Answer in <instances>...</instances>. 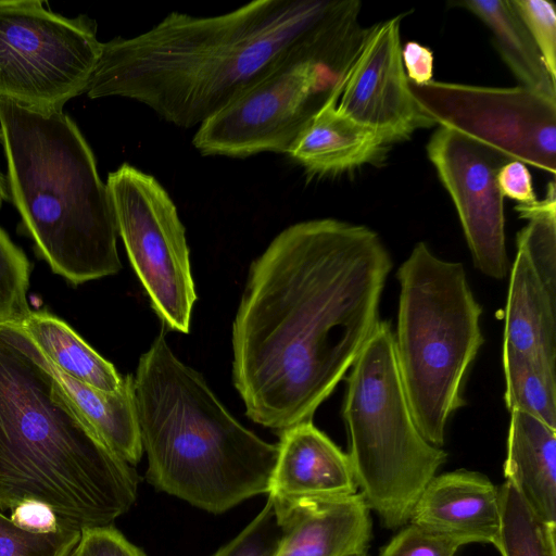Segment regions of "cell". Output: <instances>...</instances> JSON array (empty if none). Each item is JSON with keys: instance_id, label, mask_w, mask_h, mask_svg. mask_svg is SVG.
<instances>
[{"instance_id": "6da1fadb", "label": "cell", "mask_w": 556, "mask_h": 556, "mask_svg": "<svg viewBox=\"0 0 556 556\" xmlns=\"http://www.w3.org/2000/svg\"><path fill=\"white\" fill-rule=\"evenodd\" d=\"M391 268L363 225L311 219L274 238L232 327V378L251 420L279 433L312 421L379 321Z\"/></svg>"}, {"instance_id": "7a4b0ae2", "label": "cell", "mask_w": 556, "mask_h": 556, "mask_svg": "<svg viewBox=\"0 0 556 556\" xmlns=\"http://www.w3.org/2000/svg\"><path fill=\"white\" fill-rule=\"evenodd\" d=\"M337 1L257 0L215 16L172 12L148 31L103 42L90 99L136 100L190 128L280 64Z\"/></svg>"}, {"instance_id": "3957f363", "label": "cell", "mask_w": 556, "mask_h": 556, "mask_svg": "<svg viewBox=\"0 0 556 556\" xmlns=\"http://www.w3.org/2000/svg\"><path fill=\"white\" fill-rule=\"evenodd\" d=\"M139 478L74 407L18 327L0 325V508L48 506L61 528L112 526Z\"/></svg>"}, {"instance_id": "277c9868", "label": "cell", "mask_w": 556, "mask_h": 556, "mask_svg": "<svg viewBox=\"0 0 556 556\" xmlns=\"http://www.w3.org/2000/svg\"><path fill=\"white\" fill-rule=\"evenodd\" d=\"M132 379L151 484L213 514L268 493L277 444L242 426L163 333Z\"/></svg>"}, {"instance_id": "5b68a950", "label": "cell", "mask_w": 556, "mask_h": 556, "mask_svg": "<svg viewBox=\"0 0 556 556\" xmlns=\"http://www.w3.org/2000/svg\"><path fill=\"white\" fill-rule=\"evenodd\" d=\"M10 201L37 253L73 285L119 271L106 184L75 122L0 99Z\"/></svg>"}, {"instance_id": "8992f818", "label": "cell", "mask_w": 556, "mask_h": 556, "mask_svg": "<svg viewBox=\"0 0 556 556\" xmlns=\"http://www.w3.org/2000/svg\"><path fill=\"white\" fill-rule=\"evenodd\" d=\"M400 283L394 353L415 424L441 447L451 416L465 405L463 389L483 336L482 308L462 263L418 242L396 274Z\"/></svg>"}, {"instance_id": "52a82bcc", "label": "cell", "mask_w": 556, "mask_h": 556, "mask_svg": "<svg viewBox=\"0 0 556 556\" xmlns=\"http://www.w3.org/2000/svg\"><path fill=\"white\" fill-rule=\"evenodd\" d=\"M343 418L358 493L386 528L405 525L447 454L415 424L386 320L379 319L351 367Z\"/></svg>"}, {"instance_id": "ba28073f", "label": "cell", "mask_w": 556, "mask_h": 556, "mask_svg": "<svg viewBox=\"0 0 556 556\" xmlns=\"http://www.w3.org/2000/svg\"><path fill=\"white\" fill-rule=\"evenodd\" d=\"M339 37L324 20L263 79L198 127L203 155L289 153L342 75Z\"/></svg>"}, {"instance_id": "9c48e42d", "label": "cell", "mask_w": 556, "mask_h": 556, "mask_svg": "<svg viewBox=\"0 0 556 556\" xmlns=\"http://www.w3.org/2000/svg\"><path fill=\"white\" fill-rule=\"evenodd\" d=\"M86 15L67 17L39 0H0V99L43 115L87 92L102 52Z\"/></svg>"}, {"instance_id": "30bf717a", "label": "cell", "mask_w": 556, "mask_h": 556, "mask_svg": "<svg viewBox=\"0 0 556 556\" xmlns=\"http://www.w3.org/2000/svg\"><path fill=\"white\" fill-rule=\"evenodd\" d=\"M106 187L117 233L152 308L169 329L188 333L197 292L176 205L154 176L128 163L109 174Z\"/></svg>"}, {"instance_id": "8fae6325", "label": "cell", "mask_w": 556, "mask_h": 556, "mask_svg": "<svg viewBox=\"0 0 556 556\" xmlns=\"http://www.w3.org/2000/svg\"><path fill=\"white\" fill-rule=\"evenodd\" d=\"M409 90L435 125L555 175L556 100L525 87L430 81Z\"/></svg>"}, {"instance_id": "7c38bea8", "label": "cell", "mask_w": 556, "mask_h": 556, "mask_svg": "<svg viewBox=\"0 0 556 556\" xmlns=\"http://www.w3.org/2000/svg\"><path fill=\"white\" fill-rule=\"evenodd\" d=\"M426 151L454 203L475 266L485 276L504 278L509 262L496 174L510 159L441 126Z\"/></svg>"}, {"instance_id": "4fadbf2b", "label": "cell", "mask_w": 556, "mask_h": 556, "mask_svg": "<svg viewBox=\"0 0 556 556\" xmlns=\"http://www.w3.org/2000/svg\"><path fill=\"white\" fill-rule=\"evenodd\" d=\"M401 20L394 16L364 31L340 78L337 104L389 146L435 125L408 87L401 54Z\"/></svg>"}, {"instance_id": "5bb4252c", "label": "cell", "mask_w": 556, "mask_h": 556, "mask_svg": "<svg viewBox=\"0 0 556 556\" xmlns=\"http://www.w3.org/2000/svg\"><path fill=\"white\" fill-rule=\"evenodd\" d=\"M268 498L276 504L330 500L357 493L349 454L312 421L280 433Z\"/></svg>"}, {"instance_id": "9a60e30c", "label": "cell", "mask_w": 556, "mask_h": 556, "mask_svg": "<svg viewBox=\"0 0 556 556\" xmlns=\"http://www.w3.org/2000/svg\"><path fill=\"white\" fill-rule=\"evenodd\" d=\"M409 521L462 545L493 543L500 527V488L477 471L434 476L417 498Z\"/></svg>"}, {"instance_id": "2e32d148", "label": "cell", "mask_w": 556, "mask_h": 556, "mask_svg": "<svg viewBox=\"0 0 556 556\" xmlns=\"http://www.w3.org/2000/svg\"><path fill=\"white\" fill-rule=\"evenodd\" d=\"M271 503L282 530L275 556H351L366 552L371 536L370 509L358 492L330 500Z\"/></svg>"}, {"instance_id": "e0dca14e", "label": "cell", "mask_w": 556, "mask_h": 556, "mask_svg": "<svg viewBox=\"0 0 556 556\" xmlns=\"http://www.w3.org/2000/svg\"><path fill=\"white\" fill-rule=\"evenodd\" d=\"M340 79L289 151L307 172L337 175L382 160L390 147L338 109Z\"/></svg>"}, {"instance_id": "ac0fdd59", "label": "cell", "mask_w": 556, "mask_h": 556, "mask_svg": "<svg viewBox=\"0 0 556 556\" xmlns=\"http://www.w3.org/2000/svg\"><path fill=\"white\" fill-rule=\"evenodd\" d=\"M502 353L527 356L556 368V296L519 248L509 276Z\"/></svg>"}, {"instance_id": "d6986e66", "label": "cell", "mask_w": 556, "mask_h": 556, "mask_svg": "<svg viewBox=\"0 0 556 556\" xmlns=\"http://www.w3.org/2000/svg\"><path fill=\"white\" fill-rule=\"evenodd\" d=\"M504 476L542 520L556 527V429L510 410Z\"/></svg>"}, {"instance_id": "ffe728a7", "label": "cell", "mask_w": 556, "mask_h": 556, "mask_svg": "<svg viewBox=\"0 0 556 556\" xmlns=\"http://www.w3.org/2000/svg\"><path fill=\"white\" fill-rule=\"evenodd\" d=\"M42 357L68 400L102 441L126 463L136 465L141 459L143 450L132 376L123 377L116 391L104 392L73 379L50 363L43 354Z\"/></svg>"}, {"instance_id": "44dd1931", "label": "cell", "mask_w": 556, "mask_h": 556, "mask_svg": "<svg viewBox=\"0 0 556 556\" xmlns=\"http://www.w3.org/2000/svg\"><path fill=\"white\" fill-rule=\"evenodd\" d=\"M453 5L469 11L488 26L497 52L521 87L556 100V80L510 0H465Z\"/></svg>"}, {"instance_id": "7402d4cb", "label": "cell", "mask_w": 556, "mask_h": 556, "mask_svg": "<svg viewBox=\"0 0 556 556\" xmlns=\"http://www.w3.org/2000/svg\"><path fill=\"white\" fill-rule=\"evenodd\" d=\"M18 327L45 357L73 379L104 392H114L123 377L66 323L48 312H34Z\"/></svg>"}, {"instance_id": "603a6c76", "label": "cell", "mask_w": 556, "mask_h": 556, "mask_svg": "<svg viewBox=\"0 0 556 556\" xmlns=\"http://www.w3.org/2000/svg\"><path fill=\"white\" fill-rule=\"evenodd\" d=\"M555 530L510 482H504L500 488V527L492 543L502 556H556Z\"/></svg>"}, {"instance_id": "cb8c5ba5", "label": "cell", "mask_w": 556, "mask_h": 556, "mask_svg": "<svg viewBox=\"0 0 556 556\" xmlns=\"http://www.w3.org/2000/svg\"><path fill=\"white\" fill-rule=\"evenodd\" d=\"M508 410L529 414L556 429V368L527 356L502 353Z\"/></svg>"}, {"instance_id": "d4e9b609", "label": "cell", "mask_w": 556, "mask_h": 556, "mask_svg": "<svg viewBox=\"0 0 556 556\" xmlns=\"http://www.w3.org/2000/svg\"><path fill=\"white\" fill-rule=\"evenodd\" d=\"M528 224L517 233V248L525 251L539 278L556 296V197L551 181L544 199L531 205H516Z\"/></svg>"}, {"instance_id": "484cf974", "label": "cell", "mask_w": 556, "mask_h": 556, "mask_svg": "<svg viewBox=\"0 0 556 556\" xmlns=\"http://www.w3.org/2000/svg\"><path fill=\"white\" fill-rule=\"evenodd\" d=\"M29 262L0 227V325L18 326L29 314Z\"/></svg>"}, {"instance_id": "4316f807", "label": "cell", "mask_w": 556, "mask_h": 556, "mask_svg": "<svg viewBox=\"0 0 556 556\" xmlns=\"http://www.w3.org/2000/svg\"><path fill=\"white\" fill-rule=\"evenodd\" d=\"M80 532L60 528L30 532L0 513V556H67Z\"/></svg>"}, {"instance_id": "83f0119b", "label": "cell", "mask_w": 556, "mask_h": 556, "mask_svg": "<svg viewBox=\"0 0 556 556\" xmlns=\"http://www.w3.org/2000/svg\"><path fill=\"white\" fill-rule=\"evenodd\" d=\"M282 530L268 498L260 514L212 556H275Z\"/></svg>"}, {"instance_id": "f1b7e54d", "label": "cell", "mask_w": 556, "mask_h": 556, "mask_svg": "<svg viewBox=\"0 0 556 556\" xmlns=\"http://www.w3.org/2000/svg\"><path fill=\"white\" fill-rule=\"evenodd\" d=\"M556 80V12L547 0H510Z\"/></svg>"}, {"instance_id": "f546056e", "label": "cell", "mask_w": 556, "mask_h": 556, "mask_svg": "<svg viewBox=\"0 0 556 556\" xmlns=\"http://www.w3.org/2000/svg\"><path fill=\"white\" fill-rule=\"evenodd\" d=\"M462 546L453 539L409 523L378 556H455Z\"/></svg>"}, {"instance_id": "4dcf8cb0", "label": "cell", "mask_w": 556, "mask_h": 556, "mask_svg": "<svg viewBox=\"0 0 556 556\" xmlns=\"http://www.w3.org/2000/svg\"><path fill=\"white\" fill-rule=\"evenodd\" d=\"M67 556H146L113 526L80 532Z\"/></svg>"}, {"instance_id": "1f68e13d", "label": "cell", "mask_w": 556, "mask_h": 556, "mask_svg": "<svg viewBox=\"0 0 556 556\" xmlns=\"http://www.w3.org/2000/svg\"><path fill=\"white\" fill-rule=\"evenodd\" d=\"M496 182L502 195L515 200L518 205H531L538 201L531 174L518 160H509L500 167Z\"/></svg>"}, {"instance_id": "d6a6232c", "label": "cell", "mask_w": 556, "mask_h": 556, "mask_svg": "<svg viewBox=\"0 0 556 556\" xmlns=\"http://www.w3.org/2000/svg\"><path fill=\"white\" fill-rule=\"evenodd\" d=\"M401 54L408 81L421 86L433 80L434 58L430 48L417 41H408Z\"/></svg>"}, {"instance_id": "836d02e7", "label": "cell", "mask_w": 556, "mask_h": 556, "mask_svg": "<svg viewBox=\"0 0 556 556\" xmlns=\"http://www.w3.org/2000/svg\"><path fill=\"white\" fill-rule=\"evenodd\" d=\"M10 518L21 528L30 532L56 531L61 527L53 511L46 505L27 501L11 510Z\"/></svg>"}, {"instance_id": "e575fe53", "label": "cell", "mask_w": 556, "mask_h": 556, "mask_svg": "<svg viewBox=\"0 0 556 556\" xmlns=\"http://www.w3.org/2000/svg\"><path fill=\"white\" fill-rule=\"evenodd\" d=\"M1 138H2V134H1V129H0V142H1ZM7 201H10L8 181H7L5 174H3L0 170V208L2 207V204Z\"/></svg>"}, {"instance_id": "d590c367", "label": "cell", "mask_w": 556, "mask_h": 556, "mask_svg": "<svg viewBox=\"0 0 556 556\" xmlns=\"http://www.w3.org/2000/svg\"><path fill=\"white\" fill-rule=\"evenodd\" d=\"M351 556H366V554L362 553V554H355V555H351Z\"/></svg>"}]
</instances>
